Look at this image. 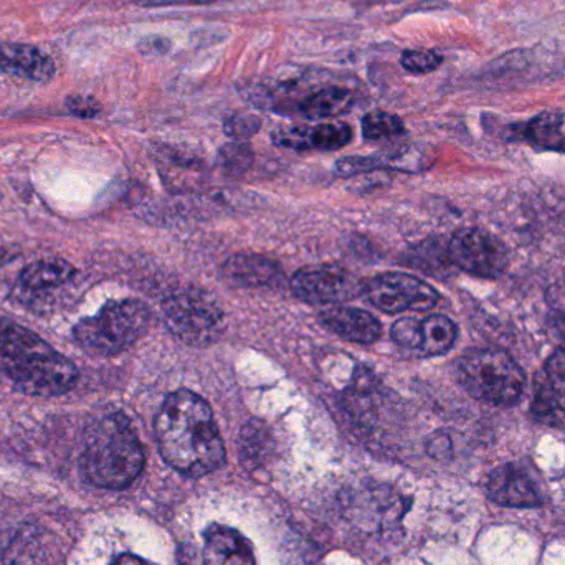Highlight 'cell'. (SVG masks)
Segmentation results:
<instances>
[{
  "instance_id": "obj_1",
  "label": "cell",
  "mask_w": 565,
  "mask_h": 565,
  "mask_svg": "<svg viewBox=\"0 0 565 565\" xmlns=\"http://www.w3.org/2000/svg\"><path fill=\"white\" fill-rule=\"evenodd\" d=\"M166 463L188 477H204L225 461V447L211 405L194 392H172L154 422Z\"/></svg>"
},
{
  "instance_id": "obj_2",
  "label": "cell",
  "mask_w": 565,
  "mask_h": 565,
  "mask_svg": "<svg viewBox=\"0 0 565 565\" xmlns=\"http://www.w3.org/2000/svg\"><path fill=\"white\" fill-rule=\"evenodd\" d=\"M0 377L33 397H58L75 387V364L40 335L0 316Z\"/></svg>"
},
{
  "instance_id": "obj_3",
  "label": "cell",
  "mask_w": 565,
  "mask_h": 565,
  "mask_svg": "<svg viewBox=\"0 0 565 565\" xmlns=\"http://www.w3.org/2000/svg\"><path fill=\"white\" fill-rule=\"evenodd\" d=\"M79 465L95 487L122 490L135 483L145 467V454L128 417L113 414L93 425Z\"/></svg>"
},
{
  "instance_id": "obj_4",
  "label": "cell",
  "mask_w": 565,
  "mask_h": 565,
  "mask_svg": "<svg viewBox=\"0 0 565 565\" xmlns=\"http://www.w3.org/2000/svg\"><path fill=\"white\" fill-rule=\"evenodd\" d=\"M151 312L138 299H121L103 306L98 315L83 319L73 338L88 354L109 358L131 348L148 331Z\"/></svg>"
},
{
  "instance_id": "obj_5",
  "label": "cell",
  "mask_w": 565,
  "mask_h": 565,
  "mask_svg": "<svg viewBox=\"0 0 565 565\" xmlns=\"http://www.w3.org/2000/svg\"><path fill=\"white\" fill-rule=\"evenodd\" d=\"M460 381L478 401L511 405L523 395L524 379L520 365L507 352L475 349L460 359Z\"/></svg>"
},
{
  "instance_id": "obj_6",
  "label": "cell",
  "mask_w": 565,
  "mask_h": 565,
  "mask_svg": "<svg viewBox=\"0 0 565 565\" xmlns=\"http://www.w3.org/2000/svg\"><path fill=\"white\" fill-rule=\"evenodd\" d=\"M162 311L172 334L194 348L214 344L225 329V316L217 302L198 288L172 292Z\"/></svg>"
},
{
  "instance_id": "obj_7",
  "label": "cell",
  "mask_w": 565,
  "mask_h": 565,
  "mask_svg": "<svg viewBox=\"0 0 565 565\" xmlns=\"http://www.w3.org/2000/svg\"><path fill=\"white\" fill-rule=\"evenodd\" d=\"M448 257L467 274L488 280L501 277L510 264L503 242L481 228L457 232L448 244Z\"/></svg>"
},
{
  "instance_id": "obj_8",
  "label": "cell",
  "mask_w": 565,
  "mask_h": 565,
  "mask_svg": "<svg viewBox=\"0 0 565 565\" xmlns=\"http://www.w3.org/2000/svg\"><path fill=\"white\" fill-rule=\"evenodd\" d=\"M365 298L391 315L427 311L438 302V292L428 282L407 274H384L364 282Z\"/></svg>"
},
{
  "instance_id": "obj_9",
  "label": "cell",
  "mask_w": 565,
  "mask_h": 565,
  "mask_svg": "<svg viewBox=\"0 0 565 565\" xmlns=\"http://www.w3.org/2000/svg\"><path fill=\"white\" fill-rule=\"evenodd\" d=\"M457 335L455 322L441 315L428 316L425 319L402 318L392 326L395 344L420 358H434L450 351Z\"/></svg>"
},
{
  "instance_id": "obj_10",
  "label": "cell",
  "mask_w": 565,
  "mask_h": 565,
  "mask_svg": "<svg viewBox=\"0 0 565 565\" xmlns=\"http://www.w3.org/2000/svg\"><path fill=\"white\" fill-rule=\"evenodd\" d=\"M291 289L309 305H334L364 292V285L338 267L302 268L292 277Z\"/></svg>"
},
{
  "instance_id": "obj_11",
  "label": "cell",
  "mask_w": 565,
  "mask_h": 565,
  "mask_svg": "<svg viewBox=\"0 0 565 565\" xmlns=\"http://www.w3.org/2000/svg\"><path fill=\"white\" fill-rule=\"evenodd\" d=\"M3 565H65L62 541L45 527L23 526L3 553Z\"/></svg>"
},
{
  "instance_id": "obj_12",
  "label": "cell",
  "mask_w": 565,
  "mask_h": 565,
  "mask_svg": "<svg viewBox=\"0 0 565 565\" xmlns=\"http://www.w3.org/2000/svg\"><path fill=\"white\" fill-rule=\"evenodd\" d=\"M488 497L504 508H540L543 494L524 468L508 463L498 467L488 478Z\"/></svg>"
},
{
  "instance_id": "obj_13",
  "label": "cell",
  "mask_w": 565,
  "mask_h": 565,
  "mask_svg": "<svg viewBox=\"0 0 565 565\" xmlns=\"http://www.w3.org/2000/svg\"><path fill=\"white\" fill-rule=\"evenodd\" d=\"M352 138L351 126L345 122H322L312 126H292V128L278 129L274 135L275 145L280 148L295 149V151H335L344 148Z\"/></svg>"
},
{
  "instance_id": "obj_14",
  "label": "cell",
  "mask_w": 565,
  "mask_h": 565,
  "mask_svg": "<svg viewBox=\"0 0 565 565\" xmlns=\"http://www.w3.org/2000/svg\"><path fill=\"white\" fill-rule=\"evenodd\" d=\"M0 72L32 83H49L55 76V62L29 43H0Z\"/></svg>"
},
{
  "instance_id": "obj_15",
  "label": "cell",
  "mask_w": 565,
  "mask_h": 565,
  "mask_svg": "<svg viewBox=\"0 0 565 565\" xmlns=\"http://www.w3.org/2000/svg\"><path fill=\"white\" fill-rule=\"evenodd\" d=\"M204 540V565H257L250 543L232 527L212 524Z\"/></svg>"
},
{
  "instance_id": "obj_16",
  "label": "cell",
  "mask_w": 565,
  "mask_h": 565,
  "mask_svg": "<svg viewBox=\"0 0 565 565\" xmlns=\"http://www.w3.org/2000/svg\"><path fill=\"white\" fill-rule=\"evenodd\" d=\"M319 318L326 328L355 344H374L382 332L381 322L371 312L348 306H332L324 309Z\"/></svg>"
},
{
  "instance_id": "obj_17",
  "label": "cell",
  "mask_w": 565,
  "mask_h": 565,
  "mask_svg": "<svg viewBox=\"0 0 565 565\" xmlns=\"http://www.w3.org/2000/svg\"><path fill=\"white\" fill-rule=\"evenodd\" d=\"M224 275L228 281L245 288H270L282 281L280 267L274 262L255 255H237L225 264Z\"/></svg>"
},
{
  "instance_id": "obj_18",
  "label": "cell",
  "mask_w": 565,
  "mask_h": 565,
  "mask_svg": "<svg viewBox=\"0 0 565 565\" xmlns=\"http://www.w3.org/2000/svg\"><path fill=\"white\" fill-rule=\"evenodd\" d=\"M354 106L351 89L328 86L312 93L298 105V111L309 119H328L344 115Z\"/></svg>"
},
{
  "instance_id": "obj_19",
  "label": "cell",
  "mask_w": 565,
  "mask_h": 565,
  "mask_svg": "<svg viewBox=\"0 0 565 565\" xmlns=\"http://www.w3.org/2000/svg\"><path fill=\"white\" fill-rule=\"evenodd\" d=\"M75 274V267L62 258H43L23 268L20 282L30 291H43L65 285Z\"/></svg>"
},
{
  "instance_id": "obj_20",
  "label": "cell",
  "mask_w": 565,
  "mask_h": 565,
  "mask_svg": "<svg viewBox=\"0 0 565 565\" xmlns=\"http://www.w3.org/2000/svg\"><path fill=\"white\" fill-rule=\"evenodd\" d=\"M563 125V113L544 111L526 122L520 132L526 141L541 146V148H559L563 142V135H561Z\"/></svg>"
},
{
  "instance_id": "obj_21",
  "label": "cell",
  "mask_w": 565,
  "mask_h": 565,
  "mask_svg": "<svg viewBox=\"0 0 565 565\" xmlns=\"http://www.w3.org/2000/svg\"><path fill=\"white\" fill-rule=\"evenodd\" d=\"M362 135L369 141H384L405 135V126L398 116L385 111H372L362 118Z\"/></svg>"
},
{
  "instance_id": "obj_22",
  "label": "cell",
  "mask_w": 565,
  "mask_h": 565,
  "mask_svg": "<svg viewBox=\"0 0 565 565\" xmlns=\"http://www.w3.org/2000/svg\"><path fill=\"white\" fill-rule=\"evenodd\" d=\"M270 434L260 422H252L242 430V458L257 465L270 451Z\"/></svg>"
},
{
  "instance_id": "obj_23",
  "label": "cell",
  "mask_w": 565,
  "mask_h": 565,
  "mask_svg": "<svg viewBox=\"0 0 565 565\" xmlns=\"http://www.w3.org/2000/svg\"><path fill=\"white\" fill-rule=\"evenodd\" d=\"M254 151L244 141L225 145L218 152V166L227 175H242L254 164Z\"/></svg>"
},
{
  "instance_id": "obj_24",
  "label": "cell",
  "mask_w": 565,
  "mask_h": 565,
  "mask_svg": "<svg viewBox=\"0 0 565 565\" xmlns=\"http://www.w3.org/2000/svg\"><path fill=\"white\" fill-rule=\"evenodd\" d=\"M553 392L554 401L559 407L561 414L565 415V349L554 352L546 364V375H544Z\"/></svg>"
},
{
  "instance_id": "obj_25",
  "label": "cell",
  "mask_w": 565,
  "mask_h": 565,
  "mask_svg": "<svg viewBox=\"0 0 565 565\" xmlns=\"http://www.w3.org/2000/svg\"><path fill=\"white\" fill-rule=\"evenodd\" d=\"M444 62V56L434 50H407L402 53L401 63L408 73L425 75L435 72Z\"/></svg>"
},
{
  "instance_id": "obj_26",
  "label": "cell",
  "mask_w": 565,
  "mask_h": 565,
  "mask_svg": "<svg viewBox=\"0 0 565 565\" xmlns=\"http://www.w3.org/2000/svg\"><path fill=\"white\" fill-rule=\"evenodd\" d=\"M262 128V119L258 116L250 115V113H235L228 116L224 122V131L228 138L235 141H245L257 135Z\"/></svg>"
},
{
  "instance_id": "obj_27",
  "label": "cell",
  "mask_w": 565,
  "mask_h": 565,
  "mask_svg": "<svg viewBox=\"0 0 565 565\" xmlns=\"http://www.w3.org/2000/svg\"><path fill=\"white\" fill-rule=\"evenodd\" d=\"M533 411L540 420L547 422V424H557L559 422L561 411L557 407L556 401H554L553 392H551L550 385H547L546 377L541 379V385L537 382Z\"/></svg>"
},
{
  "instance_id": "obj_28",
  "label": "cell",
  "mask_w": 565,
  "mask_h": 565,
  "mask_svg": "<svg viewBox=\"0 0 565 565\" xmlns=\"http://www.w3.org/2000/svg\"><path fill=\"white\" fill-rule=\"evenodd\" d=\"M387 161H382L379 158H344L338 162V174L344 178H352V175L364 174V172L377 171V169L388 168Z\"/></svg>"
},
{
  "instance_id": "obj_29",
  "label": "cell",
  "mask_w": 565,
  "mask_h": 565,
  "mask_svg": "<svg viewBox=\"0 0 565 565\" xmlns=\"http://www.w3.org/2000/svg\"><path fill=\"white\" fill-rule=\"evenodd\" d=\"M66 108H68L70 115L82 119L95 118L102 111L99 103L92 96L85 95H70L66 98Z\"/></svg>"
},
{
  "instance_id": "obj_30",
  "label": "cell",
  "mask_w": 565,
  "mask_h": 565,
  "mask_svg": "<svg viewBox=\"0 0 565 565\" xmlns=\"http://www.w3.org/2000/svg\"><path fill=\"white\" fill-rule=\"evenodd\" d=\"M547 299H550L554 328L565 338V280L561 285L553 286Z\"/></svg>"
},
{
  "instance_id": "obj_31",
  "label": "cell",
  "mask_w": 565,
  "mask_h": 565,
  "mask_svg": "<svg viewBox=\"0 0 565 565\" xmlns=\"http://www.w3.org/2000/svg\"><path fill=\"white\" fill-rule=\"evenodd\" d=\"M527 55L524 52L508 53V55L501 56L497 62L491 63V72H520V70L526 68Z\"/></svg>"
},
{
  "instance_id": "obj_32",
  "label": "cell",
  "mask_w": 565,
  "mask_h": 565,
  "mask_svg": "<svg viewBox=\"0 0 565 565\" xmlns=\"http://www.w3.org/2000/svg\"><path fill=\"white\" fill-rule=\"evenodd\" d=\"M171 40L166 36H148L139 43L138 49L141 50L142 55H166L171 50Z\"/></svg>"
},
{
  "instance_id": "obj_33",
  "label": "cell",
  "mask_w": 565,
  "mask_h": 565,
  "mask_svg": "<svg viewBox=\"0 0 565 565\" xmlns=\"http://www.w3.org/2000/svg\"><path fill=\"white\" fill-rule=\"evenodd\" d=\"M142 7L205 6L218 0H136Z\"/></svg>"
},
{
  "instance_id": "obj_34",
  "label": "cell",
  "mask_w": 565,
  "mask_h": 565,
  "mask_svg": "<svg viewBox=\"0 0 565 565\" xmlns=\"http://www.w3.org/2000/svg\"><path fill=\"white\" fill-rule=\"evenodd\" d=\"M111 565H154L146 563L141 557L131 556V554H125V556L118 557Z\"/></svg>"
},
{
  "instance_id": "obj_35",
  "label": "cell",
  "mask_w": 565,
  "mask_h": 565,
  "mask_svg": "<svg viewBox=\"0 0 565 565\" xmlns=\"http://www.w3.org/2000/svg\"><path fill=\"white\" fill-rule=\"evenodd\" d=\"M371 3H377V2H391V0H369Z\"/></svg>"
}]
</instances>
